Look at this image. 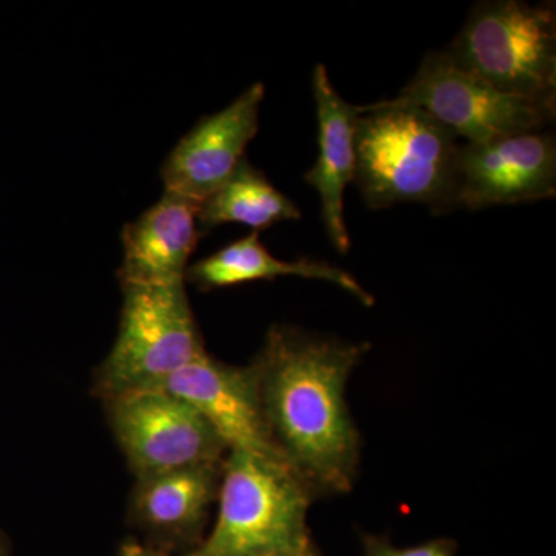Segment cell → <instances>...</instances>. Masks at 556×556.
<instances>
[{"label": "cell", "instance_id": "cell-11", "mask_svg": "<svg viewBox=\"0 0 556 556\" xmlns=\"http://www.w3.org/2000/svg\"><path fill=\"white\" fill-rule=\"evenodd\" d=\"M313 93L318 121V156L305 174V181L317 190L321 218L332 247L340 254L350 251L345 223V190L356 177L357 105L348 104L329 79L324 64L313 72Z\"/></svg>", "mask_w": 556, "mask_h": 556}, {"label": "cell", "instance_id": "cell-17", "mask_svg": "<svg viewBox=\"0 0 556 556\" xmlns=\"http://www.w3.org/2000/svg\"><path fill=\"white\" fill-rule=\"evenodd\" d=\"M273 556H318V554L311 538H306L299 546L288 548V551L280 552V554Z\"/></svg>", "mask_w": 556, "mask_h": 556}, {"label": "cell", "instance_id": "cell-1", "mask_svg": "<svg viewBox=\"0 0 556 556\" xmlns=\"http://www.w3.org/2000/svg\"><path fill=\"white\" fill-rule=\"evenodd\" d=\"M369 348L280 325L252 364L274 442L314 495L353 490L361 437L345 391Z\"/></svg>", "mask_w": 556, "mask_h": 556}, {"label": "cell", "instance_id": "cell-14", "mask_svg": "<svg viewBox=\"0 0 556 556\" xmlns=\"http://www.w3.org/2000/svg\"><path fill=\"white\" fill-rule=\"evenodd\" d=\"M222 467L223 464L182 468L139 478L131 497V515L156 535H192L217 501Z\"/></svg>", "mask_w": 556, "mask_h": 556}, {"label": "cell", "instance_id": "cell-12", "mask_svg": "<svg viewBox=\"0 0 556 556\" xmlns=\"http://www.w3.org/2000/svg\"><path fill=\"white\" fill-rule=\"evenodd\" d=\"M200 204L164 192L123 230L119 280L130 283L185 281L190 255L203 236Z\"/></svg>", "mask_w": 556, "mask_h": 556}, {"label": "cell", "instance_id": "cell-4", "mask_svg": "<svg viewBox=\"0 0 556 556\" xmlns=\"http://www.w3.org/2000/svg\"><path fill=\"white\" fill-rule=\"evenodd\" d=\"M119 331L94 391L102 401L159 388L206 354L185 281L123 285Z\"/></svg>", "mask_w": 556, "mask_h": 556}, {"label": "cell", "instance_id": "cell-9", "mask_svg": "<svg viewBox=\"0 0 556 556\" xmlns=\"http://www.w3.org/2000/svg\"><path fill=\"white\" fill-rule=\"evenodd\" d=\"M263 98L265 86L254 84L179 139L161 170L164 192L201 204L222 188L247 160L248 144L257 135Z\"/></svg>", "mask_w": 556, "mask_h": 556}, {"label": "cell", "instance_id": "cell-15", "mask_svg": "<svg viewBox=\"0 0 556 556\" xmlns=\"http://www.w3.org/2000/svg\"><path fill=\"white\" fill-rule=\"evenodd\" d=\"M300 218L302 212L294 201L274 188L265 174L248 160L222 188L200 204L199 212L203 232L226 223H240L260 232L277 223Z\"/></svg>", "mask_w": 556, "mask_h": 556}, {"label": "cell", "instance_id": "cell-3", "mask_svg": "<svg viewBox=\"0 0 556 556\" xmlns=\"http://www.w3.org/2000/svg\"><path fill=\"white\" fill-rule=\"evenodd\" d=\"M313 490L280 457L229 450L211 535L190 556H273L309 538Z\"/></svg>", "mask_w": 556, "mask_h": 556}, {"label": "cell", "instance_id": "cell-10", "mask_svg": "<svg viewBox=\"0 0 556 556\" xmlns=\"http://www.w3.org/2000/svg\"><path fill=\"white\" fill-rule=\"evenodd\" d=\"M159 388L192 405L229 450L285 459L266 422L252 365L233 367L206 353Z\"/></svg>", "mask_w": 556, "mask_h": 556}, {"label": "cell", "instance_id": "cell-19", "mask_svg": "<svg viewBox=\"0 0 556 556\" xmlns=\"http://www.w3.org/2000/svg\"><path fill=\"white\" fill-rule=\"evenodd\" d=\"M0 556H7V548L2 538H0Z\"/></svg>", "mask_w": 556, "mask_h": 556}, {"label": "cell", "instance_id": "cell-5", "mask_svg": "<svg viewBox=\"0 0 556 556\" xmlns=\"http://www.w3.org/2000/svg\"><path fill=\"white\" fill-rule=\"evenodd\" d=\"M444 51L504 93L556 101V14L551 3L479 2Z\"/></svg>", "mask_w": 556, "mask_h": 556}, {"label": "cell", "instance_id": "cell-8", "mask_svg": "<svg viewBox=\"0 0 556 556\" xmlns=\"http://www.w3.org/2000/svg\"><path fill=\"white\" fill-rule=\"evenodd\" d=\"M556 141L548 131H527L457 150L452 211L507 206L554 199Z\"/></svg>", "mask_w": 556, "mask_h": 556}, {"label": "cell", "instance_id": "cell-18", "mask_svg": "<svg viewBox=\"0 0 556 556\" xmlns=\"http://www.w3.org/2000/svg\"><path fill=\"white\" fill-rule=\"evenodd\" d=\"M119 556H166L153 548L141 546V544L129 543L121 548Z\"/></svg>", "mask_w": 556, "mask_h": 556}, {"label": "cell", "instance_id": "cell-6", "mask_svg": "<svg viewBox=\"0 0 556 556\" xmlns=\"http://www.w3.org/2000/svg\"><path fill=\"white\" fill-rule=\"evenodd\" d=\"M419 108L464 144L544 130L555 119L556 101L514 97L457 65L445 51L426 54L396 98Z\"/></svg>", "mask_w": 556, "mask_h": 556}, {"label": "cell", "instance_id": "cell-13", "mask_svg": "<svg viewBox=\"0 0 556 556\" xmlns=\"http://www.w3.org/2000/svg\"><path fill=\"white\" fill-rule=\"evenodd\" d=\"M291 276L338 285L365 306H372L376 302L356 278L338 266L318 260L299 258L294 262H285L274 257L268 249L263 247L258 232L249 233L243 239L233 241L186 270V278L203 291Z\"/></svg>", "mask_w": 556, "mask_h": 556}, {"label": "cell", "instance_id": "cell-7", "mask_svg": "<svg viewBox=\"0 0 556 556\" xmlns=\"http://www.w3.org/2000/svg\"><path fill=\"white\" fill-rule=\"evenodd\" d=\"M110 424L137 478L219 466L229 452L192 405L160 388L105 399Z\"/></svg>", "mask_w": 556, "mask_h": 556}, {"label": "cell", "instance_id": "cell-2", "mask_svg": "<svg viewBox=\"0 0 556 556\" xmlns=\"http://www.w3.org/2000/svg\"><path fill=\"white\" fill-rule=\"evenodd\" d=\"M356 182L371 208L420 203L452 212L459 139L415 105H357Z\"/></svg>", "mask_w": 556, "mask_h": 556}, {"label": "cell", "instance_id": "cell-16", "mask_svg": "<svg viewBox=\"0 0 556 556\" xmlns=\"http://www.w3.org/2000/svg\"><path fill=\"white\" fill-rule=\"evenodd\" d=\"M456 552L455 541L434 540L416 547L399 548L387 538L364 536V556H453Z\"/></svg>", "mask_w": 556, "mask_h": 556}]
</instances>
